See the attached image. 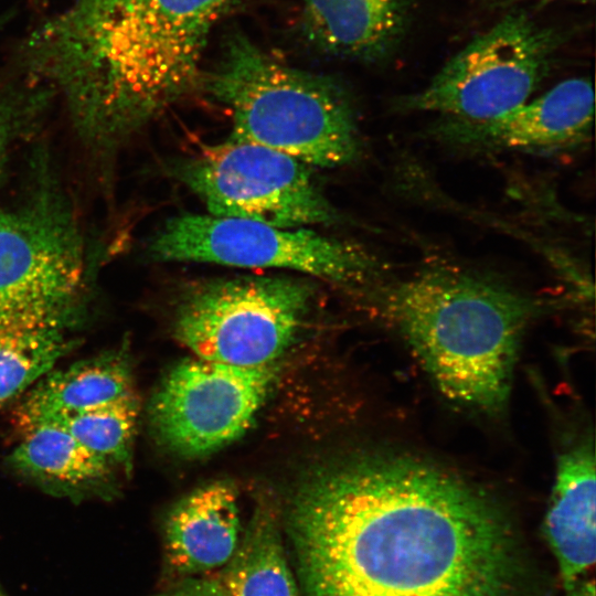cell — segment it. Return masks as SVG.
<instances>
[{
	"mask_svg": "<svg viewBox=\"0 0 596 596\" xmlns=\"http://www.w3.org/2000/svg\"><path fill=\"white\" fill-rule=\"evenodd\" d=\"M299 596H517L515 538L461 477L398 451L355 455L297 489Z\"/></svg>",
	"mask_w": 596,
	"mask_h": 596,
	"instance_id": "obj_1",
	"label": "cell"
},
{
	"mask_svg": "<svg viewBox=\"0 0 596 596\" xmlns=\"http://www.w3.org/2000/svg\"><path fill=\"white\" fill-rule=\"evenodd\" d=\"M232 1L72 0L25 38L22 72L108 150L202 81L207 38Z\"/></svg>",
	"mask_w": 596,
	"mask_h": 596,
	"instance_id": "obj_2",
	"label": "cell"
},
{
	"mask_svg": "<svg viewBox=\"0 0 596 596\" xmlns=\"http://www.w3.org/2000/svg\"><path fill=\"white\" fill-rule=\"evenodd\" d=\"M382 310L449 400L497 413L509 398L536 301L504 284L435 267L383 289Z\"/></svg>",
	"mask_w": 596,
	"mask_h": 596,
	"instance_id": "obj_3",
	"label": "cell"
},
{
	"mask_svg": "<svg viewBox=\"0 0 596 596\" xmlns=\"http://www.w3.org/2000/svg\"><path fill=\"white\" fill-rule=\"evenodd\" d=\"M232 115L230 138L258 143L308 166L340 167L360 151L354 108L333 79L268 55L232 36L216 68L202 79Z\"/></svg>",
	"mask_w": 596,
	"mask_h": 596,
	"instance_id": "obj_4",
	"label": "cell"
},
{
	"mask_svg": "<svg viewBox=\"0 0 596 596\" xmlns=\"http://www.w3.org/2000/svg\"><path fill=\"white\" fill-rule=\"evenodd\" d=\"M85 280L78 222L49 175L21 203L0 205V329L70 324Z\"/></svg>",
	"mask_w": 596,
	"mask_h": 596,
	"instance_id": "obj_5",
	"label": "cell"
},
{
	"mask_svg": "<svg viewBox=\"0 0 596 596\" xmlns=\"http://www.w3.org/2000/svg\"><path fill=\"white\" fill-rule=\"evenodd\" d=\"M315 288L302 278L240 276L191 286L174 336L196 358L237 366L272 364L294 341Z\"/></svg>",
	"mask_w": 596,
	"mask_h": 596,
	"instance_id": "obj_6",
	"label": "cell"
},
{
	"mask_svg": "<svg viewBox=\"0 0 596 596\" xmlns=\"http://www.w3.org/2000/svg\"><path fill=\"white\" fill-rule=\"evenodd\" d=\"M561 33L512 11L454 55L401 110L479 121L528 102L551 70Z\"/></svg>",
	"mask_w": 596,
	"mask_h": 596,
	"instance_id": "obj_7",
	"label": "cell"
},
{
	"mask_svg": "<svg viewBox=\"0 0 596 596\" xmlns=\"http://www.w3.org/2000/svg\"><path fill=\"white\" fill-rule=\"evenodd\" d=\"M149 253L160 262L288 269L343 285L370 283L379 270L372 255L349 242L306 227L212 214L173 216L156 233Z\"/></svg>",
	"mask_w": 596,
	"mask_h": 596,
	"instance_id": "obj_8",
	"label": "cell"
},
{
	"mask_svg": "<svg viewBox=\"0 0 596 596\" xmlns=\"http://www.w3.org/2000/svg\"><path fill=\"white\" fill-rule=\"evenodd\" d=\"M309 167L275 149L230 138L181 161L177 175L215 216L279 227L330 224L337 213Z\"/></svg>",
	"mask_w": 596,
	"mask_h": 596,
	"instance_id": "obj_9",
	"label": "cell"
},
{
	"mask_svg": "<svg viewBox=\"0 0 596 596\" xmlns=\"http://www.w3.org/2000/svg\"><path fill=\"white\" fill-rule=\"evenodd\" d=\"M274 379L272 364L182 361L166 374L151 398L153 433L166 447L184 456L217 450L247 430Z\"/></svg>",
	"mask_w": 596,
	"mask_h": 596,
	"instance_id": "obj_10",
	"label": "cell"
},
{
	"mask_svg": "<svg viewBox=\"0 0 596 596\" xmlns=\"http://www.w3.org/2000/svg\"><path fill=\"white\" fill-rule=\"evenodd\" d=\"M593 119V83L574 77L494 118L468 121L444 117L432 134L462 149L552 153L586 142Z\"/></svg>",
	"mask_w": 596,
	"mask_h": 596,
	"instance_id": "obj_11",
	"label": "cell"
},
{
	"mask_svg": "<svg viewBox=\"0 0 596 596\" xmlns=\"http://www.w3.org/2000/svg\"><path fill=\"white\" fill-rule=\"evenodd\" d=\"M595 455L584 441L563 453L544 518L565 596H595Z\"/></svg>",
	"mask_w": 596,
	"mask_h": 596,
	"instance_id": "obj_12",
	"label": "cell"
},
{
	"mask_svg": "<svg viewBox=\"0 0 596 596\" xmlns=\"http://www.w3.org/2000/svg\"><path fill=\"white\" fill-rule=\"evenodd\" d=\"M408 0H302L306 38L332 55L374 62L405 33Z\"/></svg>",
	"mask_w": 596,
	"mask_h": 596,
	"instance_id": "obj_13",
	"label": "cell"
},
{
	"mask_svg": "<svg viewBox=\"0 0 596 596\" xmlns=\"http://www.w3.org/2000/svg\"><path fill=\"white\" fill-rule=\"evenodd\" d=\"M237 493L225 481L198 488L181 499L166 522V550L181 573L213 570L230 562L240 541Z\"/></svg>",
	"mask_w": 596,
	"mask_h": 596,
	"instance_id": "obj_14",
	"label": "cell"
},
{
	"mask_svg": "<svg viewBox=\"0 0 596 596\" xmlns=\"http://www.w3.org/2000/svg\"><path fill=\"white\" fill-rule=\"evenodd\" d=\"M132 392L128 352L109 350L45 374L17 407L14 424L24 434Z\"/></svg>",
	"mask_w": 596,
	"mask_h": 596,
	"instance_id": "obj_15",
	"label": "cell"
},
{
	"mask_svg": "<svg viewBox=\"0 0 596 596\" xmlns=\"http://www.w3.org/2000/svg\"><path fill=\"white\" fill-rule=\"evenodd\" d=\"M9 456L11 467L45 491L74 500L109 498L117 470L89 453L65 429L44 424L22 434Z\"/></svg>",
	"mask_w": 596,
	"mask_h": 596,
	"instance_id": "obj_16",
	"label": "cell"
},
{
	"mask_svg": "<svg viewBox=\"0 0 596 596\" xmlns=\"http://www.w3.org/2000/svg\"><path fill=\"white\" fill-rule=\"evenodd\" d=\"M230 565L225 596H299L277 523L266 508L256 512Z\"/></svg>",
	"mask_w": 596,
	"mask_h": 596,
	"instance_id": "obj_17",
	"label": "cell"
},
{
	"mask_svg": "<svg viewBox=\"0 0 596 596\" xmlns=\"http://www.w3.org/2000/svg\"><path fill=\"white\" fill-rule=\"evenodd\" d=\"M65 323H36L0 329V405L21 395L75 345Z\"/></svg>",
	"mask_w": 596,
	"mask_h": 596,
	"instance_id": "obj_18",
	"label": "cell"
},
{
	"mask_svg": "<svg viewBox=\"0 0 596 596\" xmlns=\"http://www.w3.org/2000/svg\"><path fill=\"white\" fill-rule=\"evenodd\" d=\"M139 412L132 392L49 424L62 427L89 453L127 475L132 467Z\"/></svg>",
	"mask_w": 596,
	"mask_h": 596,
	"instance_id": "obj_19",
	"label": "cell"
},
{
	"mask_svg": "<svg viewBox=\"0 0 596 596\" xmlns=\"http://www.w3.org/2000/svg\"><path fill=\"white\" fill-rule=\"evenodd\" d=\"M54 95L49 86L28 76L20 81L0 77V190L15 141L40 124Z\"/></svg>",
	"mask_w": 596,
	"mask_h": 596,
	"instance_id": "obj_20",
	"label": "cell"
},
{
	"mask_svg": "<svg viewBox=\"0 0 596 596\" xmlns=\"http://www.w3.org/2000/svg\"><path fill=\"white\" fill-rule=\"evenodd\" d=\"M177 596H223L220 593L216 592H196V593H189V594H182Z\"/></svg>",
	"mask_w": 596,
	"mask_h": 596,
	"instance_id": "obj_21",
	"label": "cell"
},
{
	"mask_svg": "<svg viewBox=\"0 0 596 596\" xmlns=\"http://www.w3.org/2000/svg\"><path fill=\"white\" fill-rule=\"evenodd\" d=\"M494 1L498 3L511 4V3L524 1V0H494ZM538 1H552V0H538ZM579 1H589V0H579Z\"/></svg>",
	"mask_w": 596,
	"mask_h": 596,
	"instance_id": "obj_22",
	"label": "cell"
},
{
	"mask_svg": "<svg viewBox=\"0 0 596 596\" xmlns=\"http://www.w3.org/2000/svg\"><path fill=\"white\" fill-rule=\"evenodd\" d=\"M34 1L38 2V3H42V2H44L46 0H34Z\"/></svg>",
	"mask_w": 596,
	"mask_h": 596,
	"instance_id": "obj_23",
	"label": "cell"
},
{
	"mask_svg": "<svg viewBox=\"0 0 596 596\" xmlns=\"http://www.w3.org/2000/svg\"><path fill=\"white\" fill-rule=\"evenodd\" d=\"M177 596V595H175Z\"/></svg>",
	"mask_w": 596,
	"mask_h": 596,
	"instance_id": "obj_24",
	"label": "cell"
}]
</instances>
